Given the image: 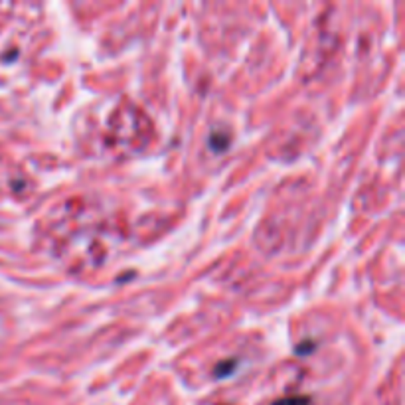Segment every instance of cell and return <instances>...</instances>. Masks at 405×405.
<instances>
[{"label": "cell", "instance_id": "6da1fadb", "mask_svg": "<svg viewBox=\"0 0 405 405\" xmlns=\"http://www.w3.org/2000/svg\"><path fill=\"white\" fill-rule=\"evenodd\" d=\"M271 405H311V399L304 395H289V397H281Z\"/></svg>", "mask_w": 405, "mask_h": 405}, {"label": "cell", "instance_id": "7a4b0ae2", "mask_svg": "<svg viewBox=\"0 0 405 405\" xmlns=\"http://www.w3.org/2000/svg\"><path fill=\"white\" fill-rule=\"evenodd\" d=\"M224 366H220L218 370L214 371L218 378H225L227 374H232V371L236 370V362H222Z\"/></svg>", "mask_w": 405, "mask_h": 405}]
</instances>
